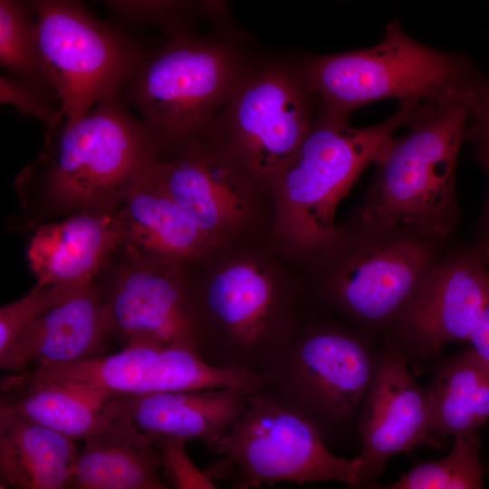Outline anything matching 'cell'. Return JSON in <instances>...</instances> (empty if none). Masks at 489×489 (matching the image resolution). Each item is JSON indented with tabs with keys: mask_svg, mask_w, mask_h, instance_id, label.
<instances>
[{
	"mask_svg": "<svg viewBox=\"0 0 489 489\" xmlns=\"http://www.w3.org/2000/svg\"><path fill=\"white\" fill-rule=\"evenodd\" d=\"M156 160L140 120L118 95L77 122L45 136L40 155L15 179L22 215L36 226L82 211H115Z\"/></svg>",
	"mask_w": 489,
	"mask_h": 489,
	"instance_id": "obj_1",
	"label": "cell"
},
{
	"mask_svg": "<svg viewBox=\"0 0 489 489\" xmlns=\"http://www.w3.org/2000/svg\"><path fill=\"white\" fill-rule=\"evenodd\" d=\"M473 105L451 100L429 106L405 136L388 142L360 208V225L440 242L456 229V163Z\"/></svg>",
	"mask_w": 489,
	"mask_h": 489,
	"instance_id": "obj_2",
	"label": "cell"
},
{
	"mask_svg": "<svg viewBox=\"0 0 489 489\" xmlns=\"http://www.w3.org/2000/svg\"><path fill=\"white\" fill-rule=\"evenodd\" d=\"M256 62L228 41L179 35L148 54L119 96L139 112L156 160H166L206 137Z\"/></svg>",
	"mask_w": 489,
	"mask_h": 489,
	"instance_id": "obj_3",
	"label": "cell"
},
{
	"mask_svg": "<svg viewBox=\"0 0 489 489\" xmlns=\"http://www.w3.org/2000/svg\"><path fill=\"white\" fill-rule=\"evenodd\" d=\"M302 64L319 112L340 119L386 99L411 107L451 100L475 103L488 81L468 57L413 40L397 20L373 47L306 56Z\"/></svg>",
	"mask_w": 489,
	"mask_h": 489,
	"instance_id": "obj_4",
	"label": "cell"
},
{
	"mask_svg": "<svg viewBox=\"0 0 489 489\" xmlns=\"http://www.w3.org/2000/svg\"><path fill=\"white\" fill-rule=\"evenodd\" d=\"M424 107L400 106L385 121L351 128L319 112L312 130L271 184L276 230L296 248L324 251L338 239L335 210L362 171L376 163L393 134Z\"/></svg>",
	"mask_w": 489,
	"mask_h": 489,
	"instance_id": "obj_5",
	"label": "cell"
},
{
	"mask_svg": "<svg viewBox=\"0 0 489 489\" xmlns=\"http://www.w3.org/2000/svg\"><path fill=\"white\" fill-rule=\"evenodd\" d=\"M294 335L268 360L259 391L307 420L324 442L357 429L380 353L360 335L315 326Z\"/></svg>",
	"mask_w": 489,
	"mask_h": 489,
	"instance_id": "obj_6",
	"label": "cell"
},
{
	"mask_svg": "<svg viewBox=\"0 0 489 489\" xmlns=\"http://www.w3.org/2000/svg\"><path fill=\"white\" fill-rule=\"evenodd\" d=\"M318 115V101L302 61L258 62L205 139L219 145L270 191Z\"/></svg>",
	"mask_w": 489,
	"mask_h": 489,
	"instance_id": "obj_7",
	"label": "cell"
},
{
	"mask_svg": "<svg viewBox=\"0 0 489 489\" xmlns=\"http://www.w3.org/2000/svg\"><path fill=\"white\" fill-rule=\"evenodd\" d=\"M212 453L205 474L231 489H257L279 482L298 484L337 481L352 486L358 464L331 453L303 417L260 392L248 404Z\"/></svg>",
	"mask_w": 489,
	"mask_h": 489,
	"instance_id": "obj_8",
	"label": "cell"
},
{
	"mask_svg": "<svg viewBox=\"0 0 489 489\" xmlns=\"http://www.w3.org/2000/svg\"><path fill=\"white\" fill-rule=\"evenodd\" d=\"M32 4L43 67L70 126L117 97L148 54L80 2Z\"/></svg>",
	"mask_w": 489,
	"mask_h": 489,
	"instance_id": "obj_9",
	"label": "cell"
},
{
	"mask_svg": "<svg viewBox=\"0 0 489 489\" xmlns=\"http://www.w3.org/2000/svg\"><path fill=\"white\" fill-rule=\"evenodd\" d=\"M438 244L409 232L362 225L351 238L340 233L331 244L340 252L326 278L330 298L359 325L390 329L440 262Z\"/></svg>",
	"mask_w": 489,
	"mask_h": 489,
	"instance_id": "obj_10",
	"label": "cell"
},
{
	"mask_svg": "<svg viewBox=\"0 0 489 489\" xmlns=\"http://www.w3.org/2000/svg\"><path fill=\"white\" fill-rule=\"evenodd\" d=\"M183 265L123 240L93 278L108 336L197 351Z\"/></svg>",
	"mask_w": 489,
	"mask_h": 489,
	"instance_id": "obj_11",
	"label": "cell"
},
{
	"mask_svg": "<svg viewBox=\"0 0 489 489\" xmlns=\"http://www.w3.org/2000/svg\"><path fill=\"white\" fill-rule=\"evenodd\" d=\"M3 379L12 383L79 385L122 396L219 388L254 394L263 386L260 376L213 366L194 350L155 344L130 345L110 356L9 374Z\"/></svg>",
	"mask_w": 489,
	"mask_h": 489,
	"instance_id": "obj_12",
	"label": "cell"
},
{
	"mask_svg": "<svg viewBox=\"0 0 489 489\" xmlns=\"http://www.w3.org/2000/svg\"><path fill=\"white\" fill-rule=\"evenodd\" d=\"M195 223L212 246L248 221L262 193L270 191L219 145L204 139L177 157L146 169Z\"/></svg>",
	"mask_w": 489,
	"mask_h": 489,
	"instance_id": "obj_13",
	"label": "cell"
},
{
	"mask_svg": "<svg viewBox=\"0 0 489 489\" xmlns=\"http://www.w3.org/2000/svg\"><path fill=\"white\" fill-rule=\"evenodd\" d=\"M486 266L476 244L440 260L390 328L405 355L470 340L489 299Z\"/></svg>",
	"mask_w": 489,
	"mask_h": 489,
	"instance_id": "obj_14",
	"label": "cell"
},
{
	"mask_svg": "<svg viewBox=\"0 0 489 489\" xmlns=\"http://www.w3.org/2000/svg\"><path fill=\"white\" fill-rule=\"evenodd\" d=\"M407 361L400 346L387 337L377 375L358 417L361 450L355 457L356 482L347 488L375 483L391 457L435 443L426 388L414 379Z\"/></svg>",
	"mask_w": 489,
	"mask_h": 489,
	"instance_id": "obj_15",
	"label": "cell"
},
{
	"mask_svg": "<svg viewBox=\"0 0 489 489\" xmlns=\"http://www.w3.org/2000/svg\"><path fill=\"white\" fill-rule=\"evenodd\" d=\"M106 336L103 304L92 279L30 323L0 359V368L16 374L91 360Z\"/></svg>",
	"mask_w": 489,
	"mask_h": 489,
	"instance_id": "obj_16",
	"label": "cell"
},
{
	"mask_svg": "<svg viewBox=\"0 0 489 489\" xmlns=\"http://www.w3.org/2000/svg\"><path fill=\"white\" fill-rule=\"evenodd\" d=\"M252 394L231 388L146 396L113 395L110 405L150 441H199L212 452Z\"/></svg>",
	"mask_w": 489,
	"mask_h": 489,
	"instance_id": "obj_17",
	"label": "cell"
},
{
	"mask_svg": "<svg viewBox=\"0 0 489 489\" xmlns=\"http://www.w3.org/2000/svg\"><path fill=\"white\" fill-rule=\"evenodd\" d=\"M124 237L120 208L78 212L36 226L26 245L36 285L92 280Z\"/></svg>",
	"mask_w": 489,
	"mask_h": 489,
	"instance_id": "obj_18",
	"label": "cell"
},
{
	"mask_svg": "<svg viewBox=\"0 0 489 489\" xmlns=\"http://www.w3.org/2000/svg\"><path fill=\"white\" fill-rule=\"evenodd\" d=\"M75 440L0 407V474L14 489H70Z\"/></svg>",
	"mask_w": 489,
	"mask_h": 489,
	"instance_id": "obj_19",
	"label": "cell"
},
{
	"mask_svg": "<svg viewBox=\"0 0 489 489\" xmlns=\"http://www.w3.org/2000/svg\"><path fill=\"white\" fill-rule=\"evenodd\" d=\"M160 467L152 441L115 411L101 430L84 439L70 489H147L160 483Z\"/></svg>",
	"mask_w": 489,
	"mask_h": 489,
	"instance_id": "obj_20",
	"label": "cell"
},
{
	"mask_svg": "<svg viewBox=\"0 0 489 489\" xmlns=\"http://www.w3.org/2000/svg\"><path fill=\"white\" fill-rule=\"evenodd\" d=\"M120 216L124 240L150 253L186 264L206 258L212 248L195 223L146 170L120 207Z\"/></svg>",
	"mask_w": 489,
	"mask_h": 489,
	"instance_id": "obj_21",
	"label": "cell"
},
{
	"mask_svg": "<svg viewBox=\"0 0 489 489\" xmlns=\"http://www.w3.org/2000/svg\"><path fill=\"white\" fill-rule=\"evenodd\" d=\"M0 387V407L75 441L101 430L115 414L112 395L83 386L1 379Z\"/></svg>",
	"mask_w": 489,
	"mask_h": 489,
	"instance_id": "obj_22",
	"label": "cell"
},
{
	"mask_svg": "<svg viewBox=\"0 0 489 489\" xmlns=\"http://www.w3.org/2000/svg\"><path fill=\"white\" fill-rule=\"evenodd\" d=\"M426 391L435 436L476 434L489 418V371L472 348L439 363Z\"/></svg>",
	"mask_w": 489,
	"mask_h": 489,
	"instance_id": "obj_23",
	"label": "cell"
},
{
	"mask_svg": "<svg viewBox=\"0 0 489 489\" xmlns=\"http://www.w3.org/2000/svg\"><path fill=\"white\" fill-rule=\"evenodd\" d=\"M0 63L9 76L57 97L39 53L32 1H0Z\"/></svg>",
	"mask_w": 489,
	"mask_h": 489,
	"instance_id": "obj_24",
	"label": "cell"
},
{
	"mask_svg": "<svg viewBox=\"0 0 489 489\" xmlns=\"http://www.w3.org/2000/svg\"><path fill=\"white\" fill-rule=\"evenodd\" d=\"M347 489H483L480 439L477 433L456 438L446 456L417 465L393 484Z\"/></svg>",
	"mask_w": 489,
	"mask_h": 489,
	"instance_id": "obj_25",
	"label": "cell"
},
{
	"mask_svg": "<svg viewBox=\"0 0 489 489\" xmlns=\"http://www.w3.org/2000/svg\"><path fill=\"white\" fill-rule=\"evenodd\" d=\"M87 282L57 283L45 287L35 285L25 296L1 306L0 359L7 354L18 336L30 323Z\"/></svg>",
	"mask_w": 489,
	"mask_h": 489,
	"instance_id": "obj_26",
	"label": "cell"
},
{
	"mask_svg": "<svg viewBox=\"0 0 489 489\" xmlns=\"http://www.w3.org/2000/svg\"><path fill=\"white\" fill-rule=\"evenodd\" d=\"M104 5L120 21L135 25H154L171 38L188 34L187 19L195 5L187 1L109 0Z\"/></svg>",
	"mask_w": 489,
	"mask_h": 489,
	"instance_id": "obj_27",
	"label": "cell"
},
{
	"mask_svg": "<svg viewBox=\"0 0 489 489\" xmlns=\"http://www.w3.org/2000/svg\"><path fill=\"white\" fill-rule=\"evenodd\" d=\"M57 97L39 87L11 76L0 77V102L9 104L24 115L39 120L45 127V136L62 129L66 120L61 110H55L52 102Z\"/></svg>",
	"mask_w": 489,
	"mask_h": 489,
	"instance_id": "obj_28",
	"label": "cell"
},
{
	"mask_svg": "<svg viewBox=\"0 0 489 489\" xmlns=\"http://www.w3.org/2000/svg\"><path fill=\"white\" fill-rule=\"evenodd\" d=\"M162 467L175 489H218L204 471L199 470L189 457L186 443L175 439L153 441Z\"/></svg>",
	"mask_w": 489,
	"mask_h": 489,
	"instance_id": "obj_29",
	"label": "cell"
},
{
	"mask_svg": "<svg viewBox=\"0 0 489 489\" xmlns=\"http://www.w3.org/2000/svg\"><path fill=\"white\" fill-rule=\"evenodd\" d=\"M465 139L472 141L475 149H489V80L472 107Z\"/></svg>",
	"mask_w": 489,
	"mask_h": 489,
	"instance_id": "obj_30",
	"label": "cell"
},
{
	"mask_svg": "<svg viewBox=\"0 0 489 489\" xmlns=\"http://www.w3.org/2000/svg\"><path fill=\"white\" fill-rule=\"evenodd\" d=\"M472 349L489 371V299L470 338Z\"/></svg>",
	"mask_w": 489,
	"mask_h": 489,
	"instance_id": "obj_31",
	"label": "cell"
},
{
	"mask_svg": "<svg viewBox=\"0 0 489 489\" xmlns=\"http://www.w3.org/2000/svg\"><path fill=\"white\" fill-rule=\"evenodd\" d=\"M475 155L478 162L486 172L489 180V149H475ZM478 241H489V190L486 202L477 225Z\"/></svg>",
	"mask_w": 489,
	"mask_h": 489,
	"instance_id": "obj_32",
	"label": "cell"
},
{
	"mask_svg": "<svg viewBox=\"0 0 489 489\" xmlns=\"http://www.w3.org/2000/svg\"><path fill=\"white\" fill-rule=\"evenodd\" d=\"M476 245L486 265H489V241H478Z\"/></svg>",
	"mask_w": 489,
	"mask_h": 489,
	"instance_id": "obj_33",
	"label": "cell"
},
{
	"mask_svg": "<svg viewBox=\"0 0 489 489\" xmlns=\"http://www.w3.org/2000/svg\"><path fill=\"white\" fill-rule=\"evenodd\" d=\"M147 489H175L173 486L172 487H168V486H165L163 485L161 483H158Z\"/></svg>",
	"mask_w": 489,
	"mask_h": 489,
	"instance_id": "obj_34",
	"label": "cell"
},
{
	"mask_svg": "<svg viewBox=\"0 0 489 489\" xmlns=\"http://www.w3.org/2000/svg\"><path fill=\"white\" fill-rule=\"evenodd\" d=\"M0 489H6L4 485H1Z\"/></svg>",
	"mask_w": 489,
	"mask_h": 489,
	"instance_id": "obj_35",
	"label": "cell"
}]
</instances>
